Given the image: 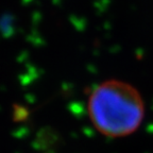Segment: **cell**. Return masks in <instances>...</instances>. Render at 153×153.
I'll use <instances>...</instances> for the list:
<instances>
[{
	"label": "cell",
	"mask_w": 153,
	"mask_h": 153,
	"mask_svg": "<svg viewBox=\"0 0 153 153\" xmlns=\"http://www.w3.org/2000/svg\"><path fill=\"white\" fill-rule=\"evenodd\" d=\"M89 119L103 136L121 138L135 133L145 118L140 93L121 80H106L97 85L87 102Z\"/></svg>",
	"instance_id": "1"
}]
</instances>
